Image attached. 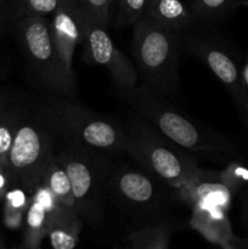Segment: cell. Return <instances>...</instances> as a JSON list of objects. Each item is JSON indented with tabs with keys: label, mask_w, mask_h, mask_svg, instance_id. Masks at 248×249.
<instances>
[{
	"label": "cell",
	"mask_w": 248,
	"mask_h": 249,
	"mask_svg": "<svg viewBox=\"0 0 248 249\" xmlns=\"http://www.w3.org/2000/svg\"><path fill=\"white\" fill-rule=\"evenodd\" d=\"M117 92L134 113L142 117L162 135L197 160L229 163L240 157V151L232 140L197 122L177 108L168 97L143 85L117 89Z\"/></svg>",
	"instance_id": "1"
},
{
	"label": "cell",
	"mask_w": 248,
	"mask_h": 249,
	"mask_svg": "<svg viewBox=\"0 0 248 249\" xmlns=\"http://www.w3.org/2000/svg\"><path fill=\"white\" fill-rule=\"evenodd\" d=\"M58 139L60 128L45 95L17 90L16 126L9 155L15 184L33 195Z\"/></svg>",
	"instance_id": "2"
},
{
	"label": "cell",
	"mask_w": 248,
	"mask_h": 249,
	"mask_svg": "<svg viewBox=\"0 0 248 249\" xmlns=\"http://www.w3.org/2000/svg\"><path fill=\"white\" fill-rule=\"evenodd\" d=\"M16 41L29 82L40 94L75 99L77 80L63 63L50 31V19L35 15L11 16Z\"/></svg>",
	"instance_id": "3"
},
{
	"label": "cell",
	"mask_w": 248,
	"mask_h": 249,
	"mask_svg": "<svg viewBox=\"0 0 248 249\" xmlns=\"http://www.w3.org/2000/svg\"><path fill=\"white\" fill-rule=\"evenodd\" d=\"M107 196L135 224V229L173 223L170 212L175 202H180L175 187L134 160L126 164H113Z\"/></svg>",
	"instance_id": "4"
},
{
	"label": "cell",
	"mask_w": 248,
	"mask_h": 249,
	"mask_svg": "<svg viewBox=\"0 0 248 249\" xmlns=\"http://www.w3.org/2000/svg\"><path fill=\"white\" fill-rule=\"evenodd\" d=\"M55 156L70 178L78 215L91 229L102 228L113 158L84 147L61 131Z\"/></svg>",
	"instance_id": "5"
},
{
	"label": "cell",
	"mask_w": 248,
	"mask_h": 249,
	"mask_svg": "<svg viewBox=\"0 0 248 249\" xmlns=\"http://www.w3.org/2000/svg\"><path fill=\"white\" fill-rule=\"evenodd\" d=\"M123 125L124 152L170 186L177 190L208 172L139 114H129Z\"/></svg>",
	"instance_id": "6"
},
{
	"label": "cell",
	"mask_w": 248,
	"mask_h": 249,
	"mask_svg": "<svg viewBox=\"0 0 248 249\" xmlns=\"http://www.w3.org/2000/svg\"><path fill=\"white\" fill-rule=\"evenodd\" d=\"M134 65L142 85L172 100L179 90L180 58L184 53L179 34L147 17L134 24Z\"/></svg>",
	"instance_id": "7"
},
{
	"label": "cell",
	"mask_w": 248,
	"mask_h": 249,
	"mask_svg": "<svg viewBox=\"0 0 248 249\" xmlns=\"http://www.w3.org/2000/svg\"><path fill=\"white\" fill-rule=\"evenodd\" d=\"M45 97L61 133L111 158L125 153L123 123L83 106L75 99L50 95Z\"/></svg>",
	"instance_id": "8"
},
{
	"label": "cell",
	"mask_w": 248,
	"mask_h": 249,
	"mask_svg": "<svg viewBox=\"0 0 248 249\" xmlns=\"http://www.w3.org/2000/svg\"><path fill=\"white\" fill-rule=\"evenodd\" d=\"M179 36L182 51L202 61L225 87L243 125L248 129V91L232 49L212 29L194 28Z\"/></svg>",
	"instance_id": "9"
},
{
	"label": "cell",
	"mask_w": 248,
	"mask_h": 249,
	"mask_svg": "<svg viewBox=\"0 0 248 249\" xmlns=\"http://www.w3.org/2000/svg\"><path fill=\"white\" fill-rule=\"evenodd\" d=\"M83 57L88 63L101 66L108 71L116 89L136 87L135 65L116 46L106 28L94 23L84 15L82 22Z\"/></svg>",
	"instance_id": "10"
},
{
	"label": "cell",
	"mask_w": 248,
	"mask_h": 249,
	"mask_svg": "<svg viewBox=\"0 0 248 249\" xmlns=\"http://www.w3.org/2000/svg\"><path fill=\"white\" fill-rule=\"evenodd\" d=\"M84 17L77 0H60L50 19V31L56 49L68 70H72L74 50L82 40V22Z\"/></svg>",
	"instance_id": "11"
},
{
	"label": "cell",
	"mask_w": 248,
	"mask_h": 249,
	"mask_svg": "<svg viewBox=\"0 0 248 249\" xmlns=\"http://www.w3.org/2000/svg\"><path fill=\"white\" fill-rule=\"evenodd\" d=\"M57 199L48 187L39 184L31 196L28 209L23 221V247L40 249L44 238L48 237L51 224V214Z\"/></svg>",
	"instance_id": "12"
},
{
	"label": "cell",
	"mask_w": 248,
	"mask_h": 249,
	"mask_svg": "<svg viewBox=\"0 0 248 249\" xmlns=\"http://www.w3.org/2000/svg\"><path fill=\"white\" fill-rule=\"evenodd\" d=\"M181 203L191 208L195 204L219 206L229 211L233 192L219 178V172H208L203 177L177 189Z\"/></svg>",
	"instance_id": "13"
},
{
	"label": "cell",
	"mask_w": 248,
	"mask_h": 249,
	"mask_svg": "<svg viewBox=\"0 0 248 249\" xmlns=\"http://www.w3.org/2000/svg\"><path fill=\"white\" fill-rule=\"evenodd\" d=\"M190 225L208 242L226 249L233 238L228 211L219 206L195 204L191 208Z\"/></svg>",
	"instance_id": "14"
},
{
	"label": "cell",
	"mask_w": 248,
	"mask_h": 249,
	"mask_svg": "<svg viewBox=\"0 0 248 249\" xmlns=\"http://www.w3.org/2000/svg\"><path fill=\"white\" fill-rule=\"evenodd\" d=\"M143 17L177 34L197 28L189 6L181 0H147Z\"/></svg>",
	"instance_id": "15"
},
{
	"label": "cell",
	"mask_w": 248,
	"mask_h": 249,
	"mask_svg": "<svg viewBox=\"0 0 248 249\" xmlns=\"http://www.w3.org/2000/svg\"><path fill=\"white\" fill-rule=\"evenodd\" d=\"M84 223L74 208L57 202L51 214L49 240L53 249H74Z\"/></svg>",
	"instance_id": "16"
},
{
	"label": "cell",
	"mask_w": 248,
	"mask_h": 249,
	"mask_svg": "<svg viewBox=\"0 0 248 249\" xmlns=\"http://www.w3.org/2000/svg\"><path fill=\"white\" fill-rule=\"evenodd\" d=\"M17 118V90L0 89V165L9 169V155Z\"/></svg>",
	"instance_id": "17"
},
{
	"label": "cell",
	"mask_w": 248,
	"mask_h": 249,
	"mask_svg": "<svg viewBox=\"0 0 248 249\" xmlns=\"http://www.w3.org/2000/svg\"><path fill=\"white\" fill-rule=\"evenodd\" d=\"M241 5L245 0H191L189 10L197 28L213 29Z\"/></svg>",
	"instance_id": "18"
},
{
	"label": "cell",
	"mask_w": 248,
	"mask_h": 249,
	"mask_svg": "<svg viewBox=\"0 0 248 249\" xmlns=\"http://www.w3.org/2000/svg\"><path fill=\"white\" fill-rule=\"evenodd\" d=\"M40 184L45 185L60 203L74 208V196L67 173L58 163L55 153L48 160L41 174Z\"/></svg>",
	"instance_id": "19"
},
{
	"label": "cell",
	"mask_w": 248,
	"mask_h": 249,
	"mask_svg": "<svg viewBox=\"0 0 248 249\" xmlns=\"http://www.w3.org/2000/svg\"><path fill=\"white\" fill-rule=\"evenodd\" d=\"M173 230V223L134 229L128 236L129 246L133 249H168Z\"/></svg>",
	"instance_id": "20"
},
{
	"label": "cell",
	"mask_w": 248,
	"mask_h": 249,
	"mask_svg": "<svg viewBox=\"0 0 248 249\" xmlns=\"http://www.w3.org/2000/svg\"><path fill=\"white\" fill-rule=\"evenodd\" d=\"M31 194L23 187L15 185L2 199L4 203V223L6 228L17 230L23 226L24 216L31 202Z\"/></svg>",
	"instance_id": "21"
},
{
	"label": "cell",
	"mask_w": 248,
	"mask_h": 249,
	"mask_svg": "<svg viewBox=\"0 0 248 249\" xmlns=\"http://www.w3.org/2000/svg\"><path fill=\"white\" fill-rule=\"evenodd\" d=\"M116 2L114 27L121 28L136 23L145 16L147 0H113Z\"/></svg>",
	"instance_id": "22"
},
{
	"label": "cell",
	"mask_w": 248,
	"mask_h": 249,
	"mask_svg": "<svg viewBox=\"0 0 248 249\" xmlns=\"http://www.w3.org/2000/svg\"><path fill=\"white\" fill-rule=\"evenodd\" d=\"M221 181L233 192V195L242 192L248 186V165L233 160L226 163V167L219 172Z\"/></svg>",
	"instance_id": "23"
},
{
	"label": "cell",
	"mask_w": 248,
	"mask_h": 249,
	"mask_svg": "<svg viewBox=\"0 0 248 249\" xmlns=\"http://www.w3.org/2000/svg\"><path fill=\"white\" fill-rule=\"evenodd\" d=\"M83 12L94 23L105 27L109 24L113 0H77Z\"/></svg>",
	"instance_id": "24"
},
{
	"label": "cell",
	"mask_w": 248,
	"mask_h": 249,
	"mask_svg": "<svg viewBox=\"0 0 248 249\" xmlns=\"http://www.w3.org/2000/svg\"><path fill=\"white\" fill-rule=\"evenodd\" d=\"M60 0H16L11 10L14 15H35V16L48 17L53 15Z\"/></svg>",
	"instance_id": "25"
},
{
	"label": "cell",
	"mask_w": 248,
	"mask_h": 249,
	"mask_svg": "<svg viewBox=\"0 0 248 249\" xmlns=\"http://www.w3.org/2000/svg\"><path fill=\"white\" fill-rule=\"evenodd\" d=\"M15 185L16 184H15L9 169H6L5 167L0 165V202H2V199L5 198L7 192H9Z\"/></svg>",
	"instance_id": "26"
},
{
	"label": "cell",
	"mask_w": 248,
	"mask_h": 249,
	"mask_svg": "<svg viewBox=\"0 0 248 249\" xmlns=\"http://www.w3.org/2000/svg\"><path fill=\"white\" fill-rule=\"evenodd\" d=\"M9 24H11V10L6 6L5 0H0V40L6 36Z\"/></svg>",
	"instance_id": "27"
},
{
	"label": "cell",
	"mask_w": 248,
	"mask_h": 249,
	"mask_svg": "<svg viewBox=\"0 0 248 249\" xmlns=\"http://www.w3.org/2000/svg\"><path fill=\"white\" fill-rule=\"evenodd\" d=\"M241 194H242V220L246 228L248 229V186Z\"/></svg>",
	"instance_id": "28"
},
{
	"label": "cell",
	"mask_w": 248,
	"mask_h": 249,
	"mask_svg": "<svg viewBox=\"0 0 248 249\" xmlns=\"http://www.w3.org/2000/svg\"><path fill=\"white\" fill-rule=\"evenodd\" d=\"M226 249H248V238H238L233 236Z\"/></svg>",
	"instance_id": "29"
},
{
	"label": "cell",
	"mask_w": 248,
	"mask_h": 249,
	"mask_svg": "<svg viewBox=\"0 0 248 249\" xmlns=\"http://www.w3.org/2000/svg\"><path fill=\"white\" fill-rule=\"evenodd\" d=\"M10 74V67L4 62V61L0 60V82L4 79H6Z\"/></svg>",
	"instance_id": "30"
},
{
	"label": "cell",
	"mask_w": 248,
	"mask_h": 249,
	"mask_svg": "<svg viewBox=\"0 0 248 249\" xmlns=\"http://www.w3.org/2000/svg\"><path fill=\"white\" fill-rule=\"evenodd\" d=\"M242 72H243V79H245L246 83V88H247V91H248V60L246 62L245 67L242 68Z\"/></svg>",
	"instance_id": "31"
},
{
	"label": "cell",
	"mask_w": 248,
	"mask_h": 249,
	"mask_svg": "<svg viewBox=\"0 0 248 249\" xmlns=\"http://www.w3.org/2000/svg\"><path fill=\"white\" fill-rule=\"evenodd\" d=\"M0 249H10V248H6V247H5L4 243H2L1 241H0Z\"/></svg>",
	"instance_id": "32"
},
{
	"label": "cell",
	"mask_w": 248,
	"mask_h": 249,
	"mask_svg": "<svg viewBox=\"0 0 248 249\" xmlns=\"http://www.w3.org/2000/svg\"><path fill=\"white\" fill-rule=\"evenodd\" d=\"M245 2H246V5H247V6H248V0H245Z\"/></svg>",
	"instance_id": "33"
},
{
	"label": "cell",
	"mask_w": 248,
	"mask_h": 249,
	"mask_svg": "<svg viewBox=\"0 0 248 249\" xmlns=\"http://www.w3.org/2000/svg\"><path fill=\"white\" fill-rule=\"evenodd\" d=\"M15 249H27V248H24V247H22V248H15Z\"/></svg>",
	"instance_id": "34"
},
{
	"label": "cell",
	"mask_w": 248,
	"mask_h": 249,
	"mask_svg": "<svg viewBox=\"0 0 248 249\" xmlns=\"http://www.w3.org/2000/svg\"><path fill=\"white\" fill-rule=\"evenodd\" d=\"M129 249H133V248H131V247H130V248H129Z\"/></svg>",
	"instance_id": "35"
},
{
	"label": "cell",
	"mask_w": 248,
	"mask_h": 249,
	"mask_svg": "<svg viewBox=\"0 0 248 249\" xmlns=\"http://www.w3.org/2000/svg\"><path fill=\"white\" fill-rule=\"evenodd\" d=\"M218 249H223V248H218Z\"/></svg>",
	"instance_id": "36"
}]
</instances>
